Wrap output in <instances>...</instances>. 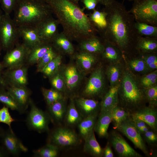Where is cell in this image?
<instances>
[{"label":"cell","instance_id":"f1b7e54d","mask_svg":"<svg viewBox=\"0 0 157 157\" xmlns=\"http://www.w3.org/2000/svg\"><path fill=\"white\" fill-rule=\"evenodd\" d=\"M136 49L139 54L157 53V38L139 36Z\"/></svg>","mask_w":157,"mask_h":157},{"label":"cell","instance_id":"6f0895ef","mask_svg":"<svg viewBox=\"0 0 157 157\" xmlns=\"http://www.w3.org/2000/svg\"><path fill=\"white\" fill-rule=\"evenodd\" d=\"M138 129L140 133H144L148 130V128L146 126L140 128Z\"/></svg>","mask_w":157,"mask_h":157},{"label":"cell","instance_id":"277c9868","mask_svg":"<svg viewBox=\"0 0 157 157\" xmlns=\"http://www.w3.org/2000/svg\"><path fill=\"white\" fill-rule=\"evenodd\" d=\"M118 94L123 105L128 110L137 108L145 99L144 89L135 76L128 70L123 71Z\"/></svg>","mask_w":157,"mask_h":157},{"label":"cell","instance_id":"e7e4bbea","mask_svg":"<svg viewBox=\"0 0 157 157\" xmlns=\"http://www.w3.org/2000/svg\"><path fill=\"white\" fill-rule=\"evenodd\" d=\"M1 49L2 48H1V47L0 43V55H1Z\"/></svg>","mask_w":157,"mask_h":157},{"label":"cell","instance_id":"9a60e30c","mask_svg":"<svg viewBox=\"0 0 157 157\" xmlns=\"http://www.w3.org/2000/svg\"><path fill=\"white\" fill-rule=\"evenodd\" d=\"M5 87L24 113L29 105L31 91L26 87Z\"/></svg>","mask_w":157,"mask_h":157},{"label":"cell","instance_id":"7dc6e473","mask_svg":"<svg viewBox=\"0 0 157 157\" xmlns=\"http://www.w3.org/2000/svg\"><path fill=\"white\" fill-rule=\"evenodd\" d=\"M15 121L10 115L8 107L4 105L0 109V123L6 124L12 129L11 124Z\"/></svg>","mask_w":157,"mask_h":157},{"label":"cell","instance_id":"6125c7cd","mask_svg":"<svg viewBox=\"0 0 157 157\" xmlns=\"http://www.w3.org/2000/svg\"><path fill=\"white\" fill-rule=\"evenodd\" d=\"M124 0L127 1H134L136 0Z\"/></svg>","mask_w":157,"mask_h":157},{"label":"cell","instance_id":"11a10c76","mask_svg":"<svg viewBox=\"0 0 157 157\" xmlns=\"http://www.w3.org/2000/svg\"><path fill=\"white\" fill-rule=\"evenodd\" d=\"M10 155L2 146H0V157H8Z\"/></svg>","mask_w":157,"mask_h":157},{"label":"cell","instance_id":"db71d44e","mask_svg":"<svg viewBox=\"0 0 157 157\" xmlns=\"http://www.w3.org/2000/svg\"><path fill=\"white\" fill-rule=\"evenodd\" d=\"M4 68L1 62H0V86L2 85H4L3 78Z\"/></svg>","mask_w":157,"mask_h":157},{"label":"cell","instance_id":"ac0fdd59","mask_svg":"<svg viewBox=\"0 0 157 157\" xmlns=\"http://www.w3.org/2000/svg\"><path fill=\"white\" fill-rule=\"evenodd\" d=\"M18 28L23 43L29 49L44 42L40 37L36 26H22L18 27Z\"/></svg>","mask_w":157,"mask_h":157},{"label":"cell","instance_id":"2e32d148","mask_svg":"<svg viewBox=\"0 0 157 157\" xmlns=\"http://www.w3.org/2000/svg\"><path fill=\"white\" fill-rule=\"evenodd\" d=\"M47 106V112L50 121L55 125H60L64 120L67 109L65 99L64 97Z\"/></svg>","mask_w":157,"mask_h":157},{"label":"cell","instance_id":"f907efd6","mask_svg":"<svg viewBox=\"0 0 157 157\" xmlns=\"http://www.w3.org/2000/svg\"><path fill=\"white\" fill-rule=\"evenodd\" d=\"M144 133V137L148 141L154 142L157 141L156 135L153 132L148 130Z\"/></svg>","mask_w":157,"mask_h":157},{"label":"cell","instance_id":"ffe728a7","mask_svg":"<svg viewBox=\"0 0 157 157\" xmlns=\"http://www.w3.org/2000/svg\"><path fill=\"white\" fill-rule=\"evenodd\" d=\"M62 72L66 85V91L71 92L76 88L81 80L80 72L76 66L70 65L67 66Z\"/></svg>","mask_w":157,"mask_h":157},{"label":"cell","instance_id":"8992f818","mask_svg":"<svg viewBox=\"0 0 157 157\" xmlns=\"http://www.w3.org/2000/svg\"><path fill=\"white\" fill-rule=\"evenodd\" d=\"M47 143L54 145L59 149L76 146L81 142L75 131L69 128L56 126L48 132Z\"/></svg>","mask_w":157,"mask_h":157},{"label":"cell","instance_id":"be15d7a7","mask_svg":"<svg viewBox=\"0 0 157 157\" xmlns=\"http://www.w3.org/2000/svg\"><path fill=\"white\" fill-rule=\"evenodd\" d=\"M40 0L46 3V2L47 0Z\"/></svg>","mask_w":157,"mask_h":157},{"label":"cell","instance_id":"03108f58","mask_svg":"<svg viewBox=\"0 0 157 157\" xmlns=\"http://www.w3.org/2000/svg\"><path fill=\"white\" fill-rule=\"evenodd\" d=\"M0 16H1V15H0Z\"/></svg>","mask_w":157,"mask_h":157},{"label":"cell","instance_id":"d6a6232c","mask_svg":"<svg viewBox=\"0 0 157 157\" xmlns=\"http://www.w3.org/2000/svg\"><path fill=\"white\" fill-rule=\"evenodd\" d=\"M51 43L52 46L64 53L72 54L74 51V47L68 38L62 32L58 33L54 38Z\"/></svg>","mask_w":157,"mask_h":157},{"label":"cell","instance_id":"d4e9b609","mask_svg":"<svg viewBox=\"0 0 157 157\" xmlns=\"http://www.w3.org/2000/svg\"><path fill=\"white\" fill-rule=\"evenodd\" d=\"M112 110L100 112L96 121L94 130L100 137H106L108 135V129L112 121Z\"/></svg>","mask_w":157,"mask_h":157},{"label":"cell","instance_id":"4dcf8cb0","mask_svg":"<svg viewBox=\"0 0 157 157\" xmlns=\"http://www.w3.org/2000/svg\"><path fill=\"white\" fill-rule=\"evenodd\" d=\"M83 118L76 108L74 100L71 98L64 120L66 126L69 127L77 125Z\"/></svg>","mask_w":157,"mask_h":157},{"label":"cell","instance_id":"8fae6325","mask_svg":"<svg viewBox=\"0 0 157 157\" xmlns=\"http://www.w3.org/2000/svg\"><path fill=\"white\" fill-rule=\"evenodd\" d=\"M3 78L5 86L26 87L28 83V69L24 65L17 68L4 71Z\"/></svg>","mask_w":157,"mask_h":157},{"label":"cell","instance_id":"9c48e42d","mask_svg":"<svg viewBox=\"0 0 157 157\" xmlns=\"http://www.w3.org/2000/svg\"><path fill=\"white\" fill-rule=\"evenodd\" d=\"M105 78L102 66L96 68L92 72L83 92V95L89 98L103 94L105 89Z\"/></svg>","mask_w":157,"mask_h":157},{"label":"cell","instance_id":"7c38bea8","mask_svg":"<svg viewBox=\"0 0 157 157\" xmlns=\"http://www.w3.org/2000/svg\"><path fill=\"white\" fill-rule=\"evenodd\" d=\"M1 138L2 146L10 155L18 156L21 152L28 151V149L16 136L12 129L9 128L4 131Z\"/></svg>","mask_w":157,"mask_h":157},{"label":"cell","instance_id":"60d3db41","mask_svg":"<svg viewBox=\"0 0 157 157\" xmlns=\"http://www.w3.org/2000/svg\"><path fill=\"white\" fill-rule=\"evenodd\" d=\"M49 78L53 88L61 92L66 91V85L63 72L60 69Z\"/></svg>","mask_w":157,"mask_h":157},{"label":"cell","instance_id":"f5cc1de1","mask_svg":"<svg viewBox=\"0 0 157 157\" xmlns=\"http://www.w3.org/2000/svg\"><path fill=\"white\" fill-rule=\"evenodd\" d=\"M131 119L138 129L146 126V124L141 120L133 117H132Z\"/></svg>","mask_w":157,"mask_h":157},{"label":"cell","instance_id":"74e56055","mask_svg":"<svg viewBox=\"0 0 157 157\" xmlns=\"http://www.w3.org/2000/svg\"><path fill=\"white\" fill-rule=\"evenodd\" d=\"M62 58V56L58 55L46 66L41 72L49 78L60 69Z\"/></svg>","mask_w":157,"mask_h":157},{"label":"cell","instance_id":"44dd1931","mask_svg":"<svg viewBox=\"0 0 157 157\" xmlns=\"http://www.w3.org/2000/svg\"><path fill=\"white\" fill-rule=\"evenodd\" d=\"M157 114L154 107H145L134 113L132 117L141 120L153 129L156 130L157 126Z\"/></svg>","mask_w":157,"mask_h":157},{"label":"cell","instance_id":"ee69618b","mask_svg":"<svg viewBox=\"0 0 157 157\" xmlns=\"http://www.w3.org/2000/svg\"><path fill=\"white\" fill-rule=\"evenodd\" d=\"M139 81L141 86L144 89L156 85L157 70L144 75L140 78Z\"/></svg>","mask_w":157,"mask_h":157},{"label":"cell","instance_id":"ab89813d","mask_svg":"<svg viewBox=\"0 0 157 157\" xmlns=\"http://www.w3.org/2000/svg\"><path fill=\"white\" fill-rule=\"evenodd\" d=\"M129 116L128 111L117 106L114 108L112 112V121L114 123V128L117 129L120 124Z\"/></svg>","mask_w":157,"mask_h":157},{"label":"cell","instance_id":"6da1fadb","mask_svg":"<svg viewBox=\"0 0 157 157\" xmlns=\"http://www.w3.org/2000/svg\"><path fill=\"white\" fill-rule=\"evenodd\" d=\"M107 14L108 27L104 40L114 44L124 53L133 50L137 52L136 44L140 35L135 27L133 16L123 3L115 0L105 6Z\"/></svg>","mask_w":157,"mask_h":157},{"label":"cell","instance_id":"3957f363","mask_svg":"<svg viewBox=\"0 0 157 157\" xmlns=\"http://www.w3.org/2000/svg\"><path fill=\"white\" fill-rule=\"evenodd\" d=\"M13 19L18 26H36L52 13L49 5L40 0H19Z\"/></svg>","mask_w":157,"mask_h":157},{"label":"cell","instance_id":"9f6ffc18","mask_svg":"<svg viewBox=\"0 0 157 157\" xmlns=\"http://www.w3.org/2000/svg\"><path fill=\"white\" fill-rule=\"evenodd\" d=\"M99 3L104 5L107 6L115 0H97Z\"/></svg>","mask_w":157,"mask_h":157},{"label":"cell","instance_id":"5b68a950","mask_svg":"<svg viewBox=\"0 0 157 157\" xmlns=\"http://www.w3.org/2000/svg\"><path fill=\"white\" fill-rule=\"evenodd\" d=\"M129 11L135 22L157 26V0H136Z\"/></svg>","mask_w":157,"mask_h":157},{"label":"cell","instance_id":"cb8c5ba5","mask_svg":"<svg viewBox=\"0 0 157 157\" xmlns=\"http://www.w3.org/2000/svg\"><path fill=\"white\" fill-rule=\"evenodd\" d=\"M80 47L82 51L100 54L104 49V40L102 42L100 38L95 35L81 41Z\"/></svg>","mask_w":157,"mask_h":157},{"label":"cell","instance_id":"484cf974","mask_svg":"<svg viewBox=\"0 0 157 157\" xmlns=\"http://www.w3.org/2000/svg\"><path fill=\"white\" fill-rule=\"evenodd\" d=\"M104 49L100 54L102 58L111 63L120 62L123 55L120 49L106 40H104Z\"/></svg>","mask_w":157,"mask_h":157},{"label":"cell","instance_id":"91938a15","mask_svg":"<svg viewBox=\"0 0 157 157\" xmlns=\"http://www.w3.org/2000/svg\"><path fill=\"white\" fill-rule=\"evenodd\" d=\"M72 0L73 1L75 2L76 3H77L79 1L81 0Z\"/></svg>","mask_w":157,"mask_h":157},{"label":"cell","instance_id":"e575fe53","mask_svg":"<svg viewBox=\"0 0 157 157\" xmlns=\"http://www.w3.org/2000/svg\"><path fill=\"white\" fill-rule=\"evenodd\" d=\"M0 102L11 110H16L20 114L24 113L3 85L0 86Z\"/></svg>","mask_w":157,"mask_h":157},{"label":"cell","instance_id":"83f0119b","mask_svg":"<svg viewBox=\"0 0 157 157\" xmlns=\"http://www.w3.org/2000/svg\"><path fill=\"white\" fill-rule=\"evenodd\" d=\"M51 43L43 42L29 49L26 61L31 65L37 64L52 46Z\"/></svg>","mask_w":157,"mask_h":157},{"label":"cell","instance_id":"c3c4849f","mask_svg":"<svg viewBox=\"0 0 157 157\" xmlns=\"http://www.w3.org/2000/svg\"><path fill=\"white\" fill-rule=\"evenodd\" d=\"M19 0H0V4L4 13L10 15L13 11Z\"/></svg>","mask_w":157,"mask_h":157},{"label":"cell","instance_id":"ba28073f","mask_svg":"<svg viewBox=\"0 0 157 157\" xmlns=\"http://www.w3.org/2000/svg\"><path fill=\"white\" fill-rule=\"evenodd\" d=\"M29 105L30 110L26 121L28 127L38 133H48L50 130L49 125L50 120L47 112L38 108L31 98Z\"/></svg>","mask_w":157,"mask_h":157},{"label":"cell","instance_id":"bcb514c9","mask_svg":"<svg viewBox=\"0 0 157 157\" xmlns=\"http://www.w3.org/2000/svg\"><path fill=\"white\" fill-rule=\"evenodd\" d=\"M145 99L148 101L149 106L155 107L157 104V84L144 89Z\"/></svg>","mask_w":157,"mask_h":157},{"label":"cell","instance_id":"681fc988","mask_svg":"<svg viewBox=\"0 0 157 157\" xmlns=\"http://www.w3.org/2000/svg\"><path fill=\"white\" fill-rule=\"evenodd\" d=\"M85 8L89 10H94L99 3L97 0H81Z\"/></svg>","mask_w":157,"mask_h":157},{"label":"cell","instance_id":"52a82bcc","mask_svg":"<svg viewBox=\"0 0 157 157\" xmlns=\"http://www.w3.org/2000/svg\"><path fill=\"white\" fill-rule=\"evenodd\" d=\"M20 37L18 27L10 15L0 16V43L1 48L8 51L14 47Z\"/></svg>","mask_w":157,"mask_h":157},{"label":"cell","instance_id":"836d02e7","mask_svg":"<svg viewBox=\"0 0 157 157\" xmlns=\"http://www.w3.org/2000/svg\"><path fill=\"white\" fill-rule=\"evenodd\" d=\"M98 113L83 118L77 125L80 135L84 139L94 130Z\"/></svg>","mask_w":157,"mask_h":157},{"label":"cell","instance_id":"30bf717a","mask_svg":"<svg viewBox=\"0 0 157 157\" xmlns=\"http://www.w3.org/2000/svg\"><path fill=\"white\" fill-rule=\"evenodd\" d=\"M29 50V49L22 43L6 51L1 62L4 68L14 69L24 65Z\"/></svg>","mask_w":157,"mask_h":157},{"label":"cell","instance_id":"5bb4252c","mask_svg":"<svg viewBox=\"0 0 157 157\" xmlns=\"http://www.w3.org/2000/svg\"><path fill=\"white\" fill-rule=\"evenodd\" d=\"M59 24L57 20L51 16L36 26L38 34L43 42L51 43L53 39L58 33V26Z\"/></svg>","mask_w":157,"mask_h":157},{"label":"cell","instance_id":"b9f144b4","mask_svg":"<svg viewBox=\"0 0 157 157\" xmlns=\"http://www.w3.org/2000/svg\"><path fill=\"white\" fill-rule=\"evenodd\" d=\"M58 55L52 45L37 64L36 71L41 72L46 66Z\"/></svg>","mask_w":157,"mask_h":157},{"label":"cell","instance_id":"7402d4cb","mask_svg":"<svg viewBox=\"0 0 157 157\" xmlns=\"http://www.w3.org/2000/svg\"><path fill=\"white\" fill-rule=\"evenodd\" d=\"M89 17L97 32L99 33L102 38L104 39L108 24L106 12L103 10L99 11L95 9Z\"/></svg>","mask_w":157,"mask_h":157},{"label":"cell","instance_id":"f6af8a7d","mask_svg":"<svg viewBox=\"0 0 157 157\" xmlns=\"http://www.w3.org/2000/svg\"><path fill=\"white\" fill-rule=\"evenodd\" d=\"M139 58L144 62L150 72L157 70V55L156 53H153L139 54Z\"/></svg>","mask_w":157,"mask_h":157},{"label":"cell","instance_id":"d6986e66","mask_svg":"<svg viewBox=\"0 0 157 157\" xmlns=\"http://www.w3.org/2000/svg\"><path fill=\"white\" fill-rule=\"evenodd\" d=\"M76 108L83 118L98 113L100 103L91 99L79 97L74 100Z\"/></svg>","mask_w":157,"mask_h":157},{"label":"cell","instance_id":"7a4b0ae2","mask_svg":"<svg viewBox=\"0 0 157 157\" xmlns=\"http://www.w3.org/2000/svg\"><path fill=\"white\" fill-rule=\"evenodd\" d=\"M46 3L69 40L81 41L95 35L89 17L77 3L72 0H47Z\"/></svg>","mask_w":157,"mask_h":157},{"label":"cell","instance_id":"d590c367","mask_svg":"<svg viewBox=\"0 0 157 157\" xmlns=\"http://www.w3.org/2000/svg\"><path fill=\"white\" fill-rule=\"evenodd\" d=\"M135 27L138 35L141 36L157 38V26L135 21Z\"/></svg>","mask_w":157,"mask_h":157},{"label":"cell","instance_id":"4316f807","mask_svg":"<svg viewBox=\"0 0 157 157\" xmlns=\"http://www.w3.org/2000/svg\"><path fill=\"white\" fill-rule=\"evenodd\" d=\"M97 55L83 51L76 54L75 57L79 68L84 72L90 70L97 60Z\"/></svg>","mask_w":157,"mask_h":157},{"label":"cell","instance_id":"816d5d0a","mask_svg":"<svg viewBox=\"0 0 157 157\" xmlns=\"http://www.w3.org/2000/svg\"><path fill=\"white\" fill-rule=\"evenodd\" d=\"M105 157H113L114 155L111 148L108 143L104 149H103V155Z\"/></svg>","mask_w":157,"mask_h":157},{"label":"cell","instance_id":"4fadbf2b","mask_svg":"<svg viewBox=\"0 0 157 157\" xmlns=\"http://www.w3.org/2000/svg\"><path fill=\"white\" fill-rule=\"evenodd\" d=\"M126 136L134 145L147 154V151L140 133L135 126L132 119L128 117L117 128Z\"/></svg>","mask_w":157,"mask_h":157},{"label":"cell","instance_id":"7bdbcfd3","mask_svg":"<svg viewBox=\"0 0 157 157\" xmlns=\"http://www.w3.org/2000/svg\"><path fill=\"white\" fill-rule=\"evenodd\" d=\"M128 65L130 68L134 72L142 73L150 72L144 62L139 57L132 59L129 61Z\"/></svg>","mask_w":157,"mask_h":157},{"label":"cell","instance_id":"94428289","mask_svg":"<svg viewBox=\"0 0 157 157\" xmlns=\"http://www.w3.org/2000/svg\"><path fill=\"white\" fill-rule=\"evenodd\" d=\"M2 14V12L0 7V15H1Z\"/></svg>","mask_w":157,"mask_h":157},{"label":"cell","instance_id":"e0dca14e","mask_svg":"<svg viewBox=\"0 0 157 157\" xmlns=\"http://www.w3.org/2000/svg\"><path fill=\"white\" fill-rule=\"evenodd\" d=\"M111 142L118 154L124 157H140L141 156L130 146L119 134L114 133Z\"/></svg>","mask_w":157,"mask_h":157},{"label":"cell","instance_id":"8d00e7d4","mask_svg":"<svg viewBox=\"0 0 157 157\" xmlns=\"http://www.w3.org/2000/svg\"><path fill=\"white\" fill-rule=\"evenodd\" d=\"M59 149L51 144H47L33 151V156L35 157H56L58 154Z\"/></svg>","mask_w":157,"mask_h":157},{"label":"cell","instance_id":"f546056e","mask_svg":"<svg viewBox=\"0 0 157 157\" xmlns=\"http://www.w3.org/2000/svg\"><path fill=\"white\" fill-rule=\"evenodd\" d=\"M84 151L95 157H101L103 155V149L97 140L93 130L84 139Z\"/></svg>","mask_w":157,"mask_h":157},{"label":"cell","instance_id":"680465c9","mask_svg":"<svg viewBox=\"0 0 157 157\" xmlns=\"http://www.w3.org/2000/svg\"><path fill=\"white\" fill-rule=\"evenodd\" d=\"M4 130L0 126V138L2 136Z\"/></svg>","mask_w":157,"mask_h":157},{"label":"cell","instance_id":"1f68e13d","mask_svg":"<svg viewBox=\"0 0 157 157\" xmlns=\"http://www.w3.org/2000/svg\"><path fill=\"white\" fill-rule=\"evenodd\" d=\"M123 72L122 65L119 62L111 63L108 66L106 74L110 81L111 87L119 83Z\"/></svg>","mask_w":157,"mask_h":157},{"label":"cell","instance_id":"603a6c76","mask_svg":"<svg viewBox=\"0 0 157 157\" xmlns=\"http://www.w3.org/2000/svg\"><path fill=\"white\" fill-rule=\"evenodd\" d=\"M119 83L111 86L103 96L100 103V112L113 109L118 102V91Z\"/></svg>","mask_w":157,"mask_h":157},{"label":"cell","instance_id":"f35d334b","mask_svg":"<svg viewBox=\"0 0 157 157\" xmlns=\"http://www.w3.org/2000/svg\"><path fill=\"white\" fill-rule=\"evenodd\" d=\"M41 91L47 106L64 98L61 92L53 88L47 89L42 88Z\"/></svg>","mask_w":157,"mask_h":157}]
</instances>
